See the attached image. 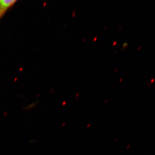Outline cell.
<instances>
[{"mask_svg":"<svg viewBox=\"0 0 155 155\" xmlns=\"http://www.w3.org/2000/svg\"><path fill=\"white\" fill-rule=\"evenodd\" d=\"M18 0H0V19Z\"/></svg>","mask_w":155,"mask_h":155,"instance_id":"1","label":"cell"}]
</instances>
